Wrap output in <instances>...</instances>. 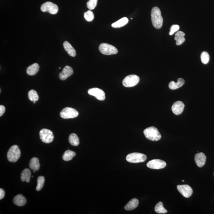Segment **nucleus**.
<instances>
[{
	"label": "nucleus",
	"mask_w": 214,
	"mask_h": 214,
	"mask_svg": "<svg viewBox=\"0 0 214 214\" xmlns=\"http://www.w3.org/2000/svg\"><path fill=\"white\" fill-rule=\"evenodd\" d=\"M151 15L153 27L156 29H160L163 23V18L161 14L160 10L157 7H153L152 10Z\"/></svg>",
	"instance_id": "f257e3e1"
},
{
	"label": "nucleus",
	"mask_w": 214,
	"mask_h": 214,
	"mask_svg": "<svg viewBox=\"0 0 214 214\" xmlns=\"http://www.w3.org/2000/svg\"><path fill=\"white\" fill-rule=\"evenodd\" d=\"M143 134L146 139L152 141H158L162 138L158 129L154 127H150L145 129Z\"/></svg>",
	"instance_id": "f03ea898"
},
{
	"label": "nucleus",
	"mask_w": 214,
	"mask_h": 214,
	"mask_svg": "<svg viewBox=\"0 0 214 214\" xmlns=\"http://www.w3.org/2000/svg\"><path fill=\"white\" fill-rule=\"evenodd\" d=\"M21 155V152L18 146L14 145L10 148L7 153V159L9 162H16L18 160Z\"/></svg>",
	"instance_id": "7ed1b4c3"
},
{
	"label": "nucleus",
	"mask_w": 214,
	"mask_h": 214,
	"mask_svg": "<svg viewBox=\"0 0 214 214\" xmlns=\"http://www.w3.org/2000/svg\"><path fill=\"white\" fill-rule=\"evenodd\" d=\"M146 159L147 157L144 154L136 152L129 154L126 157V160L127 162L131 163L144 162Z\"/></svg>",
	"instance_id": "20e7f679"
},
{
	"label": "nucleus",
	"mask_w": 214,
	"mask_h": 214,
	"mask_svg": "<svg viewBox=\"0 0 214 214\" xmlns=\"http://www.w3.org/2000/svg\"><path fill=\"white\" fill-rule=\"evenodd\" d=\"M99 49L102 54L106 55H115L118 52V49L115 46L105 43L101 44Z\"/></svg>",
	"instance_id": "39448f33"
},
{
	"label": "nucleus",
	"mask_w": 214,
	"mask_h": 214,
	"mask_svg": "<svg viewBox=\"0 0 214 214\" xmlns=\"http://www.w3.org/2000/svg\"><path fill=\"white\" fill-rule=\"evenodd\" d=\"M140 78L136 75H130L124 78L122 83L126 87H133L138 84Z\"/></svg>",
	"instance_id": "423d86ee"
},
{
	"label": "nucleus",
	"mask_w": 214,
	"mask_h": 214,
	"mask_svg": "<svg viewBox=\"0 0 214 214\" xmlns=\"http://www.w3.org/2000/svg\"><path fill=\"white\" fill-rule=\"evenodd\" d=\"M79 115V113L74 108L66 107L61 111L60 115L61 118L64 119L75 118Z\"/></svg>",
	"instance_id": "0eeeda50"
},
{
	"label": "nucleus",
	"mask_w": 214,
	"mask_h": 214,
	"mask_svg": "<svg viewBox=\"0 0 214 214\" xmlns=\"http://www.w3.org/2000/svg\"><path fill=\"white\" fill-rule=\"evenodd\" d=\"M40 139L44 143H50L54 140V136L52 132L47 129H43L39 132Z\"/></svg>",
	"instance_id": "6e6552de"
},
{
	"label": "nucleus",
	"mask_w": 214,
	"mask_h": 214,
	"mask_svg": "<svg viewBox=\"0 0 214 214\" xmlns=\"http://www.w3.org/2000/svg\"><path fill=\"white\" fill-rule=\"evenodd\" d=\"M41 10L42 12H47L51 14H56L58 11V6L51 2H47L42 4Z\"/></svg>",
	"instance_id": "1a4fd4ad"
},
{
	"label": "nucleus",
	"mask_w": 214,
	"mask_h": 214,
	"mask_svg": "<svg viewBox=\"0 0 214 214\" xmlns=\"http://www.w3.org/2000/svg\"><path fill=\"white\" fill-rule=\"evenodd\" d=\"M148 168L154 169H160L166 166V162L162 160L155 159L149 161L147 163Z\"/></svg>",
	"instance_id": "9d476101"
},
{
	"label": "nucleus",
	"mask_w": 214,
	"mask_h": 214,
	"mask_svg": "<svg viewBox=\"0 0 214 214\" xmlns=\"http://www.w3.org/2000/svg\"><path fill=\"white\" fill-rule=\"evenodd\" d=\"M89 94L95 96L98 100L103 101L105 99V93L102 89L98 88H93L89 89L88 91Z\"/></svg>",
	"instance_id": "9b49d317"
},
{
	"label": "nucleus",
	"mask_w": 214,
	"mask_h": 214,
	"mask_svg": "<svg viewBox=\"0 0 214 214\" xmlns=\"http://www.w3.org/2000/svg\"><path fill=\"white\" fill-rule=\"evenodd\" d=\"M177 188L179 192L186 198L190 197L192 194V189L188 185H179L177 186Z\"/></svg>",
	"instance_id": "f8f14e48"
},
{
	"label": "nucleus",
	"mask_w": 214,
	"mask_h": 214,
	"mask_svg": "<svg viewBox=\"0 0 214 214\" xmlns=\"http://www.w3.org/2000/svg\"><path fill=\"white\" fill-rule=\"evenodd\" d=\"M185 105L182 102L178 101L173 104L172 106L173 113L176 115H179L182 113L184 110Z\"/></svg>",
	"instance_id": "ddd939ff"
},
{
	"label": "nucleus",
	"mask_w": 214,
	"mask_h": 214,
	"mask_svg": "<svg viewBox=\"0 0 214 214\" xmlns=\"http://www.w3.org/2000/svg\"><path fill=\"white\" fill-rule=\"evenodd\" d=\"M74 71L71 67L67 66L64 67L62 71L59 74V77L61 80H65L73 74Z\"/></svg>",
	"instance_id": "4468645a"
},
{
	"label": "nucleus",
	"mask_w": 214,
	"mask_h": 214,
	"mask_svg": "<svg viewBox=\"0 0 214 214\" xmlns=\"http://www.w3.org/2000/svg\"><path fill=\"white\" fill-rule=\"evenodd\" d=\"M195 161L198 167L199 168H202L206 163V155L202 152L196 154L195 156Z\"/></svg>",
	"instance_id": "2eb2a0df"
},
{
	"label": "nucleus",
	"mask_w": 214,
	"mask_h": 214,
	"mask_svg": "<svg viewBox=\"0 0 214 214\" xmlns=\"http://www.w3.org/2000/svg\"><path fill=\"white\" fill-rule=\"evenodd\" d=\"M27 200L26 198L21 194L17 195L13 199V203L18 206H24Z\"/></svg>",
	"instance_id": "dca6fc26"
},
{
	"label": "nucleus",
	"mask_w": 214,
	"mask_h": 214,
	"mask_svg": "<svg viewBox=\"0 0 214 214\" xmlns=\"http://www.w3.org/2000/svg\"><path fill=\"white\" fill-rule=\"evenodd\" d=\"M185 81L184 79L179 78L177 80V83H175L173 81H171L168 85V87L171 90H176V89L179 88L184 85Z\"/></svg>",
	"instance_id": "f3484780"
},
{
	"label": "nucleus",
	"mask_w": 214,
	"mask_h": 214,
	"mask_svg": "<svg viewBox=\"0 0 214 214\" xmlns=\"http://www.w3.org/2000/svg\"><path fill=\"white\" fill-rule=\"evenodd\" d=\"M39 66L37 63H34L29 66L27 69V74L29 75L33 76L37 74L39 70Z\"/></svg>",
	"instance_id": "a211bd4d"
},
{
	"label": "nucleus",
	"mask_w": 214,
	"mask_h": 214,
	"mask_svg": "<svg viewBox=\"0 0 214 214\" xmlns=\"http://www.w3.org/2000/svg\"><path fill=\"white\" fill-rule=\"evenodd\" d=\"M64 49L66 51L68 55L72 57H75L76 56V51L72 45L68 42L66 41L63 44Z\"/></svg>",
	"instance_id": "6ab92c4d"
},
{
	"label": "nucleus",
	"mask_w": 214,
	"mask_h": 214,
	"mask_svg": "<svg viewBox=\"0 0 214 214\" xmlns=\"http://www.w3.org/2000/svg\"><path fill=\"white\" fill-rule=\"evenodd\" d=\"M139 204L138 199L136 198L132 199L124 206V209L127 211H131L137 208Z\"/></svg>",
	"instance_id": "aec40b11"
},
{
	"label": "nucleus",
	"mask_w": 214,
	"mask_h": 214,
	"mask_svg": "<svg viewBox=\"0 0 214 214\" xmlns=\"http://www.w3.org/2000/svg\"><path fill=\"white\" fill-rule=\"evenodd\" d=\"M128 19L127 17H124L120 19L119 20H118L115 22L111 24V26L115 28H119L122 27L123 26L126 25L128 23Z\"/></svg>",
	"instance_id": "412c9836"
},
{
	"label": "nucleus",
	"mask_w": 214,
	"mask_h": 214,
	"mask_svg": "<svg viewBox=\"0 0 214 214\" xmlns=\"http://www.w3.org/2000/svg\"><path fill=\"white\" fill-rule=\"evenodd\" d=\"M30 168L33 171H37L40 168V163L37 158H33L30 161Z\"/></svg>",
	"instance_id": "4be33fe9"
},
{
	"label": "nucleus",
	"mask_w": 214,
	"mask_h": 214,
	"mask_svg": "<svg viewBox=\"0 0 214 214\" xmlns=\"http://www.w3.org/2000/svg\"><path fill=\"white\" fill-rule=\"evenodd\" d=\"M31 177V172L30 169L26 168L23 170L22 173L21 175V180L22 182L26 181L27 182H29L30 181Z\"/></svg>",
	"instance_id": "5701e85b"
},
{
	"label": "nucleus",
	"mask_w": 214,
	"mask_h": 214,
	"mask_svg": "<svg viewBox=\"0 0 214 214\" xmlns=\"http://www.w3.org/2000/svg\"><path fill=\"white\" fill-rule=\"evenodd\" d=\"M184 36L185 33L179 31L176 33L174 40L176 41L177 45H181L185 41Z\"/></svg>",
	"instance_id": "b1692460"
},
{
	"label": "nucleus",
	"mask_w": 214,
	"mask_h": 214,
	"mask_svg": "<svg viewBox=\"0 0 214 214\" xmlns=\"http://www.w3.org/2000/svg\"><path fill=\"white\" fill-rule=\"evenodd\" d=\"M69 141L70 144L73 146H77L80 144V139L77 135L75 133H72L70 135L69 137Z\"/></svg>",
	"instance_id": "393cba45"
},
{
	"label": "nucleus",
	"mask_w": 214,
	"mask_h": 214,
	"mask_svg": "<svg viewBox=\"0 0 214 214\" xmlns=\"http://www.w3.org/2000/svg\"><path fill=\"white\" fill-rule=\"evenodd\" d=\"M75 155L76 153L70 150H67L63 155V159L65 161H69L71 160Z\"/></svg>",
	"instance_id": "a878e982"
},
{
	"label": "nucleus",
	"mask_w": 214,
	"mask_h": 214,
	"mask_svg": "<svg viewBox=\"0 0 214 214\" xmlns=\"http://www.w3.org/2000/svg\"><path fill=\"white\" fill-rule=\"evenodd\" d=\"M155 211L157 213L159 214H165L168 212V211L164 207L163 203L162 202H159L157 204L155 207Z\"/></svg>",
	"instance_id": "bb28decb"
},
{
	"label": "nucleus",
	"mask_w": 214,
	"mask_h": 214,
	"mask_svg": "<svg viewBox=\"0 0 214 214\" xmlns=\"http://www.w3.org/2000/svg\"><path fill=\"white\" fill-rule=\"evenodd\" d=\"M29 99L32 102H36L39 99V95L37 92L34 90H32L28 92Z\"/></svg>",
	"instance_id": "cd10ccee"
},
{
	"label": "nucleus",
	"mask_w": 214,
	"mask_h": 214,
	"mask_svg": "<svg viewBox=\"0 0 214 214\" xmlns=\"http://www.w3.org/2000/svg\"><path fill=\"white\" fill-rule=\"evenodd\" d=\"M45 179L44 177L40 176L37 178V185L36 187V190L37 191H40L43 187L44 184Z\"/></svg>",
	"instance_id": "c85d7f7f"
},
{
	"label": "nucleus",
	"mask_w": 214,
	"mask_h": 214,
	"mask_svg": "<svg viewBox=\"0 0 214 214\" xmlns=\"http://www.w3.org/2000/svg\"><path fill=\"white\" fill-rule=\"evenodd\" d=\"M85 19L88 22H91L94 19V14L91 10L86 12L84 14Z\"/></svg>",
	"instance_id": "c756f323"
},
{
	"label": "nucleus",
	"mask_w": 214,
	"mask_h": 214,
	"mask_svg": "<svg viewBox=\"0 0 214 214\" xmlns=\"http://www.w3.org/2000/svg\"><path fill=\"white\" fill-rule=\"evenodd\" d=\"M201 59L202 62L205 64H207L209 61V54L206 52H203L201 55Z\"/></svg>",
	"instance_id": "7c9ffc66"
},
{
	"label": "nucleus",
	"mask_w": 214,
	"mask_h": 214,
	"mask_svg": "<svg viewBox=\"0 0 214 214\" xmlns=\"http://www.w3.org/2000/svg\"><path fill=\"white\" fill-rule=\"evenodd\" d=\"M98 0H89L86 5L87 8L90 10L94 9L97 4Z\"/></svg>",
	"instance_id": "2f4dec72"
},
{
	"label": "nucleus",
	"mask_w": 214,
	"mask_h": 214,
	"mask_svg": "<svg viewBox=\"0 0 214 214\" xmlns=\"http://www.w3.org/2000/svg\"><path fill=\"white\" fill-rule=\"evenodd\" d=\"M180 27L178 25H173L171 26L170 28V32L169 33L170 36H172L175 32L178 31L179 30Z\"/></svg>",
	"instance_id": "473e14b6"
},
{
	"label": "nucleus",
	"mask_w": 214,
	"mask_h": 214,
	"mask_svg": "<svg viewBox=\"0 0 214 214\" xmlns=\"http://www.w3.org/2000/svg\"><path fill=\"white\" fill-rule=\"evenodd\" d=\"M5 111V107L2 105H0V116H2Z\"/></svg>",
	"instance_id": "72a5a7b5"
},
{
	"label": "nucleus",
	"mask_w": 214,
	"mask_h": 214,
	"mask_svg": "<svg viewBox=\"0 0 214 214\" xmlns=\"http://www.w3.org/2000/svg\"><path fill=\"white\" fill-rule=\"evenodd\" d=\"M4 195H5V192L2 189H0V199L3 198Z\"/></svg>",
	"instance_id": "f704fd0d"
},
{
	"label": "nucleus",
	"mask_w": 214,
	"mask_h": 214,
	"mask_svg": "<svg viewBox=\"0 0 214 214\" xmlns=\"http://www.w3.org/2000/svg\"><path fill=\"white\" fill-rule=\"evenodd\" d=\"M182 181L183 182H184V180H182Z\"/></svg>",
	"instance_id": "c9c22d12"
},
{
	"label": "nucleus",
	"mask_w": 214,
	"mask_h": 214,
	"mask_svg": "<svg viewBox=\"0 0 214 214\" xmlns=\"http://www.w3.org/2000/svg\"></svg>",
	"instance_id": "e433bc0d"
}]
</instances>
